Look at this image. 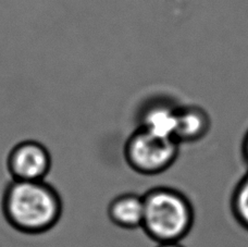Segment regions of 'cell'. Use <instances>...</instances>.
Listing matches in <instances>:
<instances>
[{
	"label": "cell",
	"mask_w": 248,
	"mask_h": 247,
	"mask_svg": "<svg viewBox=\"0 0 248 247\" xmlns=\"http://www.w3.org/2000/svg\"><path fill=\"white\" fill-rule=\"evenodd\" d=\"M1 210L9 226L16 231L39 235L58 224L63 201L59 192L45 180H12L3 191Z\"/></svg>",
	"instance_id": "cell-1"
},
{
	"label": "cell",
	"mask_w": 248,
	"mask_h": 247,
	"mask_svg": "<svg viewBox=\"0 0 248 247\" xmlns=\"http://www.w3.org/2000/svg\"><path fill=\"white\" fill-rule=\"evenodd\" d=\"M141 229L157 243L181 242L194 227L195 209L189 198L178 188L156 186L143 195Z\"/></svg>",
	"instance_id": "cell-2"
},
{
	"label": "cell",
	"mask_w": 248,
	"mask_h": 247,
	"mask_svg": "<svg viewBox=\"0 0 248 247\" xmlns=\"http://www.w3.org/2000/svg\"><path fill=\"white\" fill-rule=\"evenodd\" d=\"M180 146L174 139L162 138L137 127L124 144L123 156L136 173L157 175L174 165L180 155Z\"/></svg>",
	"instance_id": "cell-3"
},
{
	"label": "cell",
	"mask_w": 248,
	"mask_h": 247,
	"mask_svg": "<svg viewBox=\"0 0 248 247\" xmlns=\"http://www.w3.org/2000/svg\"><path fill=\"white\" fill-rule=\"evenodd\" d=\"M52 165L51 154L43 143L34 139L21 140L7 156V169L12 180H45Z\"/></svg>",
	"instance_id": "cell-4"
},
{
	"label": "cell",
	"mask_w": 248,
	"mask_h": 247,
	"mask_svg": "<svg viewBox=\"0 0 248 247\" xmlns=\"http://www.w3.org/2000/svg\"><path fill=\"white\" fill-rule=\"evenodd\" d=\"M178 111L179 107L171 101H149L139 113V127L162 138L174 139Z\"/></svg>",
	"instance_id": "cell-5"
},
{
	"label": "cell",
	"mask_w": 248,
	"mask_h": 247,
	"mask_svg": "<svg viewBox=\"0 0 248 247\" xmlns=\"http://www.w3.org/2000/svg\"><path fill=\"white\" fill-rule=\"evenodd\" d=\"M211 129V119L198 106L179 107L174 139L180 145L194 144L206 138Z\"/></svg>",
	"instance_id": "cell-6"
},
{
	"label": "cell",
	"mask_w": 248,
	"mask_h": 247,
	"mask_svg": "<svg viewBox=\"0 0 248 247\" xmlns=\"http://www.w3.org/2000/svg\"><path fill=\"white\" fill-rule=\"evenodd\" d=\"M107 215L114 226L124 230L141 228L144 218L143 195L135 193L118 195L109 202Z\"/></svg>",
	"instance_id": "cell-7"
},
{
	"label": "cell",
	"mask_w": 248,
	"mask_h": 247,
	"mask_svg": "<svg viewBox=\"0 0 248 247\" xmlns=\"http://www.w3.org/2000/svg\"><path fill=\"white\" fill-rule=\"evenodd\" d=\"M230 206L235 221L248 232V171L234 187Z\"/></svg>",
	"instance_id": "cell-8"
},
{
	"label": "cell",
	"mask_w": 248,
	"mask_h": 247,
	"mask_svg": "<svg viewBox=\"0 0 248 247\" xmlns=\"http://www.w3.org/2000/svg\"><path fill=\"white\" fill-rule=\"evenodd\" d=\"M242 156L243 159L245 161V164L248 166V130L246 131L244 138H243L242 140Z\"/></svg>",
	"instance_id": "cell-9"
},
{
	"label": "cell",
	"mask_w": 248,
	"mask_h": 247,
	"mask_svg": "<svg viewBox=\"0 0 248 247\" xmlns=\"http://www.w3.org/2000/svg\"><path fill=\"white\" fill-rule=\"evenodd\" d=\"M157 247H185L181 242H168V243H158Z\"/></svg>",
	"instance_id": "cell-10"
}]
</instances>
